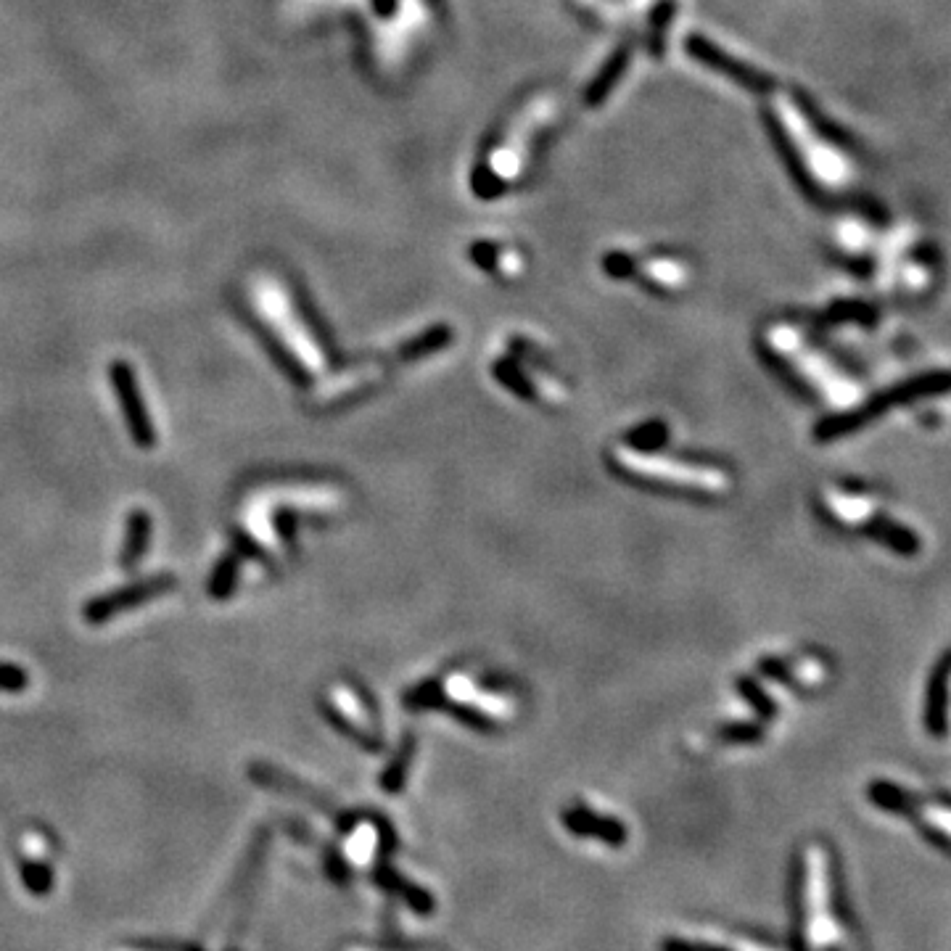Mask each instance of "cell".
Here are the masks:
<instances>
[{
  "label": "cell",
  "mask_w": 951,
  "mask_h": 951,
  "mask_svg": "<svg viewBox=\"0 0 951 951\" xmlns=\"http://www.w3.org/2000/svg\"><path fill=\"white\" fill-rule=\"evenodd\" d=\"M616 463L621 471L632 473L642 481H656V484H674L679 489H693L701 494H722L730 489V476L716 468H698L693 463H679V460L664 458V455H650L640 450H616Z\"/></svg>",
  "instance_id": "obj_1"
},
{
  "label": "cell",
  "mask_w": 951,
  "mask_h": 951,
  "mask_svg": "<svg viewBox=\"0 0 951 951\" xmlns=\"http://www.w3.org/2000/svg\"><path fill=\"white\" fill-rule=\"evenodd\" d=\"M827 513L835 524L851 526V529L872 531V537L883 542V545L893 547L901 555H915L920 550V539L912 529L893 521H875L878 518V502L872 500L870 494H856V492H841V489H830L822 497Z\"/></svg>",
  "instance_id": "obj_2"
},
{
  "label": "cell",
  "mask_w": 951,
  "mask_h": 951,
  "mask_svg": "<svg viewBox=\"0 0 951 951\" xmlns=\"http://www.w3.org/2000/svg\"><path fill=\"white\" fill-rule=\"evenodd\" d=\"M447 695H450V701L460 703V706L473 708L476 714L489 716V719H497V722H505L513 716L516 706L505 698V695L489 693V690H481L476 682H473L468 674H452L447 679Z\"/></svg>",
  "instance_id": "obj_3"
},
{
  "label": "cell",
  "mask_w": 951,
  "mask_h": 951,
  "mask_svg": "<svg viewBox=\"0 0 951 951\" xmlns=\"http://www.w3.org/2000/svg\"><path fill=\"white\" fill-rule=\"evenodd\" d=\"M175 579L172 576H156V579H148V582L135 584V587H127V590H119L109 598H98L85 608V619L88 621H106L111 616H117L122 608H130V605H138L143 600L154 598V595H162L167 587H172Z\"/></svg>",
  "instance_id": "obj_4"
},
{
  "label": "cell",
  "mask_w": 951,
  "mask_h": 951,
  "mask_svg": "<svg viewBox=\"0 0 951 951\" xmlns=\"http://www.w3.org/2000/svg\"><path fill=\"white\" fill-rule=\"evenodd\" d=\"M114 386H117L119 405H122V413H125L127 423H130L135 442L141 444V447H151L154 431H151V421H148L146 410H143L141 405V394L135 389V378L133 373H130V368H125V365H117V368H114Z\"/></svg>",
  "instance_id": "obj_5"
},
{
  "label": "cell",
  "mask_w": 951,
  "mask_h": 951,
  "mask_svg": "<svg viewBox=\"0 0 951 951\" xmlns=\"http://www.w3.org/2000/svg\"><path fill=\"white\" fill-rule=\"evenodd\" d=\"M949 706H951V658L938 666L936 677L928 687V706H925V722L928 730L944 735L949 730Z\"/></svg>",
  "instance_id": "obj_6"
},
{
  "label": "cell",
  "mask_w": 951,
  "mask_h": 951,
  "mask_svg": "<svg viewBox=\"0 0 951 951\" xmlns=\"http://www.w3.org/2000/svg\"><path fill=\"white\" fill-rule=\"evenodd\" d=\"M566 827L571 833L595 835V838H603L605 843H613V846L624 841V830L619 827V822L600 819L595 817V814H590V811H568Z\"/></svg>",
  "instance_id": "obj_7"
},
{
  "label": "cell",
  "mask_w": 951,
  "mask_h": 951,
  "mask_svg": "<svg viewBox=\"0 0 951 951\" xmlns=\"http://www.w3.org/2000/svg\"><path fill=\"white\" fill-rule=\"evenodd\" d=\"M148 537H151V518H148L146 513H133V516H130V526H127V542L122 561H138L143 555V547H146Z\"/></svg>",
  "instance_id": "obj_8"
},
{
  "label": "cell",
  "mask_w": 951,
  "mask_h": 951,
  "mask_svg": "<svg viewBox=\"0 0 951 951\" xmlns=\"http://www.w3.org/2000/svg\"><path fill=\"white\" fill-rule=\"evenodd\" d=\"M373 848H376V830L370 825L357 827V833H354V838L349 841V856H352L357 864H365L370 859V854H373Z\"/></svg>",
  "instance_id": "obj_9"
},
{
  "label": "cell",
  "mask_w": 951,
  "mask_h": 951,
  "mask_svg": "<svg viewBox=\"0 0 951 951\" xmlns=\"http://www.w3.org/2000/svg\"><path fill=\"white\" fill-rule=\"evenodd\" d=\"M236 579V563L233 561H222L220 568H217V574H214L212 584H209V590H212L214 598H225L230 592V584Z\"/></svg>",
  "instance_id": "obj_10"
},
{
  "label": "cell",
  "mask_w": 951,
  "mask_h": 951,
  "mask_svg": "<svg viewBox=\"0 0 951 951\" xmlns=\"http://www.w3.org/2000/svg\"><path fill=\"white\" fill-rule=\"evenodd\" d=\"M349 951H365V949H349Z\"/></svg>",
  "instance_id": "obj_11"
}]
</instances>
